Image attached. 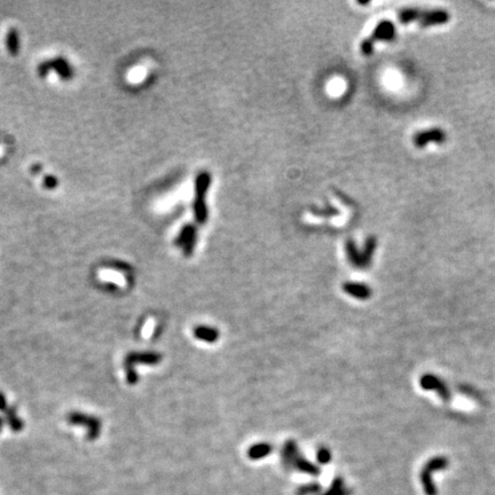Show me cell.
I'll return each mask as SVG.
<instances>
[{"label": "cell", "instance_id": "8fae6325", "mask_svg": "<svg viewBox=\"0 0 495 495\" xmlns=\"http://www.w3.org/2000/svg\"><path fill=\"white\" fill-rule=\"evenodd\" d=\"M343 290L358 299H369L371 297L372 291L369 286L365 284H358V282H345L343 285Z\"/></svg>", "mask_w": 495, "mask_h": 495}, {"label": "cell", "instance_id": "484cf974", "mask_svg": "<svg viewBox=\"0 0 495 495\" xmlns=\"http://www.w3.org/2000/svg\"><path fill=\"white\" fill-rule=\"evenodd\" d=\"M0 432H2V429H0Z\"/></svg>", "mask_w": 495, "mask_h": 495}, {"label": "cell", "instance_id": "8992f818", "mask_svg": "<svg viewBox=\"0 0 495 495\" xmlns=\"http://www.w3.org/2000/svg\"><path fill=\"white\" fill-rule=\"evenodd\" d=\"M51 70H54V72L59 75V77L63 81H69L74 76V70L72 68V65L68 62L67 60L63 58H56L53 60L45 61V62H41L38 68H37V73H38V76L44 78L46 77Z\"/></svg>", "mask_w": 495, "mask_h": 495}, {"label": "cell", "instance_id": "7c38bea8", "mask_svg": "<svg viewBox=\"0 0 495 495\" xmlns=\"http://www.w3.org/2000/svg\"><path fill=\"white\" fill-rule=\"evenodd\" d=\"M345 251L347 254L348 262L356 268H365L364 259H362V252L357 248V244L351 239H348L345 243Z\"/></svg>", "mask_w": 495, "mask_h": 495}, {"label": "cell", "instance_id": "ba28073f", "mask_svg": "<svg viewBox=\"0 0 495 495\" xmlns=\"http://www.w3.org/2000/svg\"><path fill=\"white\" fill-rule=\"evenodd\" d=\"M197 242V228L195 225L187 224L183 226L178 237L174 240V244L182 249V252L186 257H191L194 253L195 246Z\"/></svg>", "mask_w": 495, "mask_h": 495}, {"label": "cell", "instance_id": "ffe728a7", "mask_svg": "<svg viewBox=\"0 0 495 495\" xmlns=\"http://www.w3.org/2000/svg\"><path fill=\"white\" fill-rule=\"evenodd\" d=\"M59 180L58 178L54 176H46L44 178V181H42V186H44L46 190H54V188L58 187Z\"/></svg>", "mask_w": 495, "mask_h": 495}, {"label": "cell", "instance_id": "4fadbf2b", "mask_svg": "<svg viewBox=\"0 0 495 495\" xmlns=\"http://www.w3.org/2000/svg\"><path fill=\"white\" fill-rule=\"evenodd\" d=\"M194 336L206 343H215L218 341L219 332L214 327L210 326H197L194 329Z\"/></svg>", "mask_w": 495, "mask_h": 495}, {"label": "cell", "instance_id": "30bf717a", "mask_svg": "<svg viewBox=\"0 0 495 495\" xmlns=\"http://www.w3.org/2000/svg\"><path fill=\"white\" fill-rule=\"evenodd\" d=\"M419 384H421V388L424 390L436 391L441 399L444 400L451 399V393L449 389H447L446 384L441 380L437 379L435 375H430V374L424 375L422 379L419 380Z\"/></svg>", "mask_w": 495, "mask_h": 495}, {"label": "cell", "instance_id": "9a60e30c", "mask_svg": "<svg viewBox=\"0 0 495 495\" xmlns=\"http://www.w3.org/2000/svg\"><path fill=\"white\" fill-rule=\"evenodd\" d=\"M376 247H377V239L375 237H369L368 239H367V241L365 243V248L361 251L362 252V259H364L365 268L369 267L372 256H374V253H375Z\"/></svg>", "mask_w": 495, "mask_h": 495}, {"label": "cell", "instance_id": "603a6c76", "mask_svg": "<svg viewBox=\"0 0 495 495\" xmlns=\"http://www.w3.org/2000/svg\"><path fill=\"white\" fill-rule=\"evenodd\" d=\"M7 402H6V398H5V395L3 392H0V412H6L7 411Z\"/></svg>", "mask_w": 495, "mask_h": 495}, {"label": "cell", "instance_id": "44dd1931", "mask_svg": "<svg viewBox=\"0 0 495 495\" xmlns=\"http://www.w3.org/2000/svg\"><path fill=\"white\" fill-rule=\"evenodd\" d=\"M312 214L314 216H318V217H334V216H337L339 212L338 210L336 209H334V207H330V209H326V210H312Z\"/></svg>", "mask_w": 495, "mask_h": 495}, {"label": "cell", "instance_id": "cb8c5ba5", "mask_svg": "<svg viewBox=\"0 0 495 495\" xmlns=\"http://www.w3.org/2000/svg\"><path fill=\"white\" fill-rule=\"evenodd\" d=\"M40 169H41L40 165H39V164H37V165H34V168L31 169V171L34 172V173H36V171H37V172H39V171H40Z\"/></svg>", "mask_w": 495, "mask_h": 495}, {"label": "cell", "instance_id": "d6986e66", "mask_svg": "<svg viewBox=\"0 0 495 495\" xmlns=\"http://www.w3.org/2000/svg\"><path fill=\"white\" fill-rule=\"evenodd\" d=\"M294 463L296 464L297 468H298L301 471H304V473H309V474H312V475L319 474V469L317 468V466H315L312 463H310L309 461L301 459L300 456L297 457Z\"/></svg>", "mask_w": 495, "mask_h": 495}, {"label": "cell", "instance_id": "ac0fdd59", "mask_svg": "<svg viewBox=\"0 0 495 495\" xmlns=\"http://www.w3.org/2000/svg\"><path fill=\"white\" fill-rule=\"evenodd\" d=\"M5 415H6V421L8 423V426L11 427V429L14 432L22 431L23 422H22V419L17 416L15 408L8 407L7 411L5 412Z\"/></svg>", "mask_w": 495, "mask_h": 495}, {"label": "cell", "instance_id": "9c48e42d", "mask_svg": "<svg viewBox=\"0 0 495 495\" xmlns=\"http://www.w3.org/2000/svg\"><path fill=\"white\" fill-rule=\"evenodd\" d=\"M446 141V133L440 129H432L418 132L414 136V144L417 148H424L429 144H442Z\"/></svg>", "mask_w": 495, "mask_h": 495}, {"label": "cell", "instance_id": "3957f363", "mask_svg": "<svg viewBox=\"0 0 495 495\" xmlns=\"http://www.w3.org/2000/svg\"><path fill=\"white\" fill-rule=\"evenodd\" d=\"M162 356L157 352H132L127 355L124 361L125 372H126V380L131 385H134L138 383L139 377L136 372L134 366L136 364L143 365H157L161 362Z\"/></svg>", "mask_w": 495, "mask_h": 495}, {"label": "cell", "instance_id": "52a82bcc", "mask_svg": "<svg viewBox=\"0 0 495 495\" xmlns=\"http://www.w3.org/2000/svg\"><path fill=\"white\" fill-rule=\"evenodd\" d=\"M449 465V460L444 456L435 457L430 460L424 466L423 471L421 473V480L424 487V492L427 495H436L437 489L435 487V484L432 482V474L438 470H444Z\"/></svg>", "mask_w": 495, "mask_h": 495}, {"label": "cell", "instance_id": "2e32d148", "mask_svg": "<svg viewBox=\"0 0 495 495\" xmlns=\"http://www.w3.org/2000/svg\"><path fill=\"white\" fill-rule=\"evenodd\" d=\"M272 452V446L267 442H261L250 447L248 455L251 460H259L264 456H267Z\"/></svg>", "mask_w": 495, "mask_h": 495}, {"label": "cell", "instance_id": "5bb4252c", "mask_svg": "<svg viewBox=\"0 0 495 495\" xmlns=\"http://www.w3.org/2000/svg\"><path fill=\"white\" fill-rule=\"evenodd\" d=\"M6 44L7 52L12 56H16L20 53V35L16 29H9L6 35Z\"/></svg>", "mask_w": 495, "mask_h": 495}, {"label": "cell", "instance_id": "d4e9b609", "mask_svg": "<svg viewBox=\"0 0 495 495\" xmlns=\"http://www.w3.org/2000/svg\"><path fill=\"white\" fill-rule=\"evenodd\" d=\"M3 424H4V419L2 417H0V429L3 428Z\"/></svg>", "mask_w": 495, "mask_h": 495}, {"label": "cell", "instance_id": "277c9868", "mask_svg": "<svg viewBox=\"0 0 495 495\" xmlns=\"http://www.w3.org/2000/svg\"><path fill=\"white\" fill-rule=\"evenodd\" d=\"M395 27L391 21H382L372 31V34L361 42L360 51L361 53L368 56L374 51V45L379 41H392L395 39Z\"/></svg>", "mask_w": 495, "mask_h": 495}, {"label": "cell", "instance_id": "7402d4cb", "mask_svg": "<svg viewBox=\"0 0 495 495\" xmlns=\"http://www.w3.org/2000/svg\"><path fill=\"white\" fill-rule=\"evenodd\" d=\"M330 459H332V454H330V452L326 449V447H321V449H319V451H318L319 462H321V463H328Z\"/></svg>", "mask_w": 495, "mask_h": 495}, {"label": "cell", "instance_id": "7a4b0ae2", "mask_svg": "<svg viewBox=\"0 0 495 495\" xmlns=\"http://www.w3.org/2000/svg\"><path fill=\"white\" fill-rule=\"evenodd\" d=\"M211 181L212 177L207 171H201L195 178V196L193 211H194L195 221L200 225H204L209 218L206 206V193L209 191Z\"/></svg>", "mask_w": 495, "mask_h": 495}, {"label": "cell", "instance_id": "5b68a950", "mask_svg": "<svg viewBox=\"0 0 495 495\" xmlns=\"http://www.w3.org/2000/svg\"><path fill=\"white\" fill-rule=\"evenodd\" d=\"M67 421L72 426H81L87 429L88 440H96L100 436L102 423L99 418L92 415H87L79 412H72L67 416Z\"/></svg>", "mask_w": 495, "mask_h": 495}, {"label": "cell", "instance_id": "6da1fadb", "mask_svg": "<svg viewBox=\"0 0 495 495\" xmlns=\"http://www.w3.org/2000/svg\"><path fill=\"white\" fill-rule=\"evenodd\" d=\"M398 20L403 25L416 22L421 27L442 26L450 21V14L444 9L422 11L418 8H405L398 13Z\"/></svg>", "mask_w": 495, "mask_h": 495}, {"label": "cell", "instance_id": "e0dca14e", "mask_svg": "<svg viewBox=\"0 0 495 495\" xmlns=\"http://www.w3.org/2000/svg\"><path fill=\"white\" fill-rule=\"evenodd\" d=\"M298 449H297V445L294 440H288L284 446V451H282V457H284V461L286 463L291 464L296 461L297 457H298Z\"/></svg>", "mask_w": 495, "mask_h": 495}]
</instances>
